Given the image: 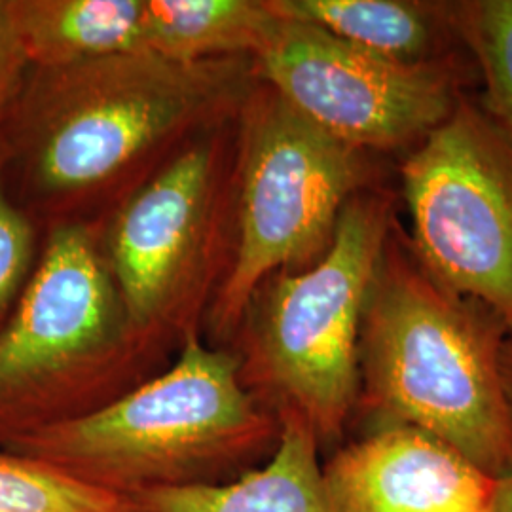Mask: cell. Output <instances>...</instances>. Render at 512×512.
Here are the masks:
<instances>
[{
	"mask_svg": "<svg viewBox=\"0 0 512 512\" xmlns=\"http://www.w3.org/2000/svg\"><path fill=\"white\" fill-rule=\"evenodd\" d=\"M255 59L148 50L31 67L0 128V179L40 232L99 226L179 152L238 120Z\"/></svg>",
	"mask_w": 512,
	"mask_h": 512,
	"instance_id": "obj_1",
	"label": "cell"
},
{
	"mask_svg": "<svg viewBox=\"0 0 512 512\" xmlns=\"http://www.w3.org/2000/svg\"><path fill=\"white\" fill-rule=\"evenodd\" d=\"M509 336L494 311L425 266L395 220L361 319L351 431L410 425L495 480L512 476V414L501 376Z\"/></svg>",
	"mask_w": 512,
	"mask_h": 512,
	"instance_id": "obj_2",
	"label": "cell"
},
{
	"mask_svg": "<svg viewBox=\"0 0 512 512\" xmlns=\"http://www.w3.org/2000/svg\"><path fill=\"white\" fill-rule=\"evenodd\" d=\"M279 437L281 421L243 387L236 355L192 332L160 374L114 403L4 450L135 499L234 482L272 458Z\"/></svg>",
	"mask_w": 512,
	"mask_h": 512,
	"instance_id": "obj_3",
	"label": "cell"
},
{
	"mask_svg": "<svg viewBox=\"0 0 512 512\" xmlns=\"http://www.w3.org/2000/svg\"><path fill=\"white\" fill-rule=\"evenodd\" d=\"M399 205L389 184L357 194L327 255L308 270L270 275L228 346L243 387L277 420L302 421L321 456L346 444L353 427L361 319Z\"/></svg>",
	"mask_w": 512,
	"mask_h": 512,
	"instance_id": "obj_4",
	"label": "cell"
},
{
	"mask_svg": "<svg viewBox=\"0 0 512 512\" xmlns=\"http://www.w3.org/2000/svg\"><path fill=\"white\" fill-rule=\"evenodd\" d=\"M37 268L0 330V448L86 418L160 374L101 253L97 226L46 230Z\"/></svg>",
	"mask_w": 512,
	"mask_h": 512,
	"instance_id": "obj_5",
	"label": "cell"
},
{
	"mask_svg": "<svg viewBox=\"0 0 512 512\" xmlns=\"http://www.w3.org/2000/svg\"><path fill=\"white\" fill-rule=\"evenodd\" d=\"M236 133L234 253L202 330L226 349L256 289L277 272L315 266L344 207L389 181L385 158L336 139L262 80L239 110Z\"/></svg>",
	"mask_w": 512,
	"mask_h": 512,
	"instance_id": "obj_6",
	"label": "cell"
},
{
	"mask_svg": "<svg viewBox=\"0 0 512 512\" xmlns=\"http://www.w3.org/2000/svg\"><path fill=\"white\" fill-rule=\"evenodd\" d=\"M236 122L196 139L97 226L129 321L169 355L202 332L230 268Z\"/></svg>",
	"mask_w": 512,
	"mask_h": 512,
	"instance_id": "obj_7",
	"label": "cell"
},
{
	"mask_svg": "<svg viewBox=\"0 0 512 512\" xmlns=\"http://www.w3.org/2000/svg\"><path fill=\"white\" fill-rule=\"evenodd\" d=\"M416 253L452 291L475 298L512 336V139L463 95L397 164Z\"/></svg>",
	"mask_w": 512,
	"mask_h": 512,
	"instance_id": "obj_8",
	"label": "cell"
},
{
	"mask_svg": "<svg viewBox=\"0 0 512 512\" xmlns=\"http://www.w3.org/2000/svg\"><path fill=\"white\" fill-rule=\"evenodd\" d=\"M275 16L274 31L255 57L258 80L336 139L385 160H401L418 147L478 80L465 52L399 63L317 25Z\"/></svg>",
	"mask_w": 512,
	"mask_h": 512,
	"instance_id": "obj_9",
	"label": "cell"
},
{
	"mask_svg": "<svg viewBox=\"0 0 512 512\" xmlns=\"http://www.w3.org/2000/svg\"><path fill=\"white\" fill-rule=\"evenodd\" d=\"M332 512H492L497 480L446 442L410 425H387L327 456Z\"/></svg>",
	"mask_w": 512,
	"mask_h": 512,
	"instance_id": "obj_10",
	"label": "cell"
},
{
	"mask_svg": "<svg viewBox=\"0 0 512 512\" xmlns=\"http://www.w3.org/2000/svg\"><path fill=\"white\" fill-rule=\"evenodd\" d=\"M279 421V444L264 465L222 486L137 495V505L143 512H332L310 429L294 416Z\"/></svg>",
	"mask_w": 512,
	"mask_h": 512,
	"instance_id": "obj_11",
	"label": "cell"
},
{
	"mask_svg": "<svg viewBox=\"0 0 512 512\" xmlns=\"http://www.w3.org/2000/svg\"><path fill=\"white\" fill-rule=\"evenodd\" d=\"M275 14L317 25L349 44L399 63L459 54L448 2L427 0H268Z\"/></svg>",
	"mask_w": 512,
	"mask_h": 512,
	"instance_id": "obj_12",
	"label": "cell"
},
{
	"mask_svg": "<svg viewBox=\"0 0 512 512\" xmlns=\"http://www.w3.org/2000/svg\"><path fill=\"white\" fill-rule=\"evenodd\" d=\"M31 67L145 50V0H6Z\"/></svg>",
	"mask_w": 512,
	"mask_h": 512,
	"instance_id": "obj_13",
	"label": "cell"
},
{
	"mask_svg": "<svg viewBox=\"0 0 512 512\" xmlns=\"http://www.w3.org/2000/svg\"><path fill=\"white\" fill-rule=\"evenodd\" d=\"M275 23L268 0H145V50L183 65L255 59Z\"/></svg>",
	"mask_w": 512,
	"mask_h": 512,
	"instance_id": "obj_14",
	"label": "cell"
},
{
	"mask_svg": "<svg viewBox=\"0 0 512 512\" xmlns=\"http://www.w3.org/2000/svg\"><path fill=\"white\" fill-rule=\"evenodd\" d=\"M448 18L482 84L476 103L512 139V0H448Z\"/></svg>",
	"mask_w": 512,
	"mask_h": 512,
	"instance_id": "obj_15",
	"label": "cell"
},
{
	"mask_svg": "<svg viewBox=\"0 0 512 512\" xmlns=\"http://www.w3.org/2000/svg\"><path fill=\"white\" fill-rule=\"evenodd\" d=\"M0 512H143L135 499L74 480L52 465L0 448Z\"/></svg>",
	"mask_w": 512,
	"mask_h": 512,
	"instance_id": "obj_16",
	"label": "cell"
},
{
	"mask_svg": "<svg viewBox=\"0 0 512 512\" xmlns=\"http://www.w3.org/2000/svg\"><path fill=\"white\" fill-rule=\"evenodd\" d=\"M42 232L0 179V330L16 310L42 249Z\"/></svg>",
	"mask_w": 512,
	"mask_h": 512,
	"instance_id": "obj_17",
	"label": "cell"
},
{
	"mask_svg": "<svg viewBox=\"0 0 512 512\" xmlns=\"http://www.w3.org/2000/svg\"><path fill=\"white\" fill-rule=\"evenodd\" d=\"M31 65L19 46L6 0H0V128L12 109Z\"/></svg>",
	"mask_w": 512,
	"mask_h": 512,
	"instance_id": "obj_18",
	"label": "cell"
},
{
	"mask_svg": "<svg viewBox=\"0 0 512 512\" xmlns=\"http://www.w3.org/2000/svg\"><path fill=\"white\" fill-rule=\"evenodd\" d=\"M501 376H503L505 395H507L512 414V336L505 340L503 351H501Z\"/></svg>",
	"mask_w": 512,
	"mask_h": 512,
	"instance_id": "obj_19",
	"label": "cell"
},
{
	"mask_svg": "<svg viewBox=\"0 0 512 512\" xmlns=\"http://www.w3.org/2000/svg\"><path fill=\"white\" fill-rule=\"evenodd\" d=\"M492 512H512V476L497 480Z\"/></svg>",
	"mask_w": 512,
	"mask_h": 512,
	"instance_id": "obj_20",
	"label": "cell"
}]
</instances>
